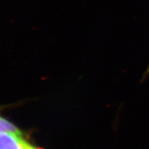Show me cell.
<instances>
[{
	"label": "cell",
	"instance_id": "obj_1",
	"mask_svg": "<svg viewBox=\"0 0 149 149\" xmlns=\"http://www.w3.org/2000/svg\"><path fill=\"white\" fill-rule=\"evenodd\" d=\"M30 146L22 135L0 132V149H29Z\"/></svg>",
	"mask_w": 149,
	"mask_h": 149
},
{
	"label": "cell",
	"instance_id": "obj_2",
	"mask_svg": "<svg viewBox=\"0 0 149 149\" xmlns=\"http://www.w3.org/2000/svg\"><path fill=\"white\" fill-rule=\"evenodd\" d=\"M0 132H10L19 135H22L19 128L6 119L0 116Z\"/></svg>",
	"mask_w": 149,
	"mask_h": 149
},
{
	"label": "cell",
	"instance_id": "obj_3",
	"mask_svg": "<svg viewBox=\"0 0 149 149\" xmlns=\"http://www.w3.org/2000/svg\"><path fill=\"white\" fill-rule=\"evenodd\" d=\"M148 75H149V65H148V68H147V69H146V71H145V72H144V75H143V77H142V80H141V81H144V80H145V79H146V78L148 77Z\"/></svg>",
	"mask_w": 149,
	"mask_h": 149
},
{
	"label": "cell",
	"instance_id": "obj_4",
	"mask_svg": "<svg viewBox=\"0 0 149 149\" xmlns=\"http://www.w3.org/2000/svg\"><path fill=\"white\" fill-rule=\"evenodd\" d=\"M29 149H38V148H36V147H35L34 146H33V145L30 144V146H29Z\"/></svg>",
	"mask_w": 149,
	"mask_h": 149
}]
</instances>
